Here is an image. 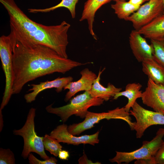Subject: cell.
<instances>
[{"label": "cell", "instance_id": "6da1fadb", "mask_svg": "<svg viewBox=\"0 0 164 164\" xmlns=\"http://www.w3.org/2000/svg\"><path fill=\"white\" fill-rule=\"evenodd\" d=\"M12 41L14 79L13 94L21 91L29 82L56 72L64 74L83 63L63 57L51 48L39 44Z\"/></svg>", "mask_w": 164, "mask_h": 164}, {"label": "cell", "instance_id": "7a4b0ae2", "mask_svg": "<svg viewBox=\"0 0 164 164\" xmlns=\"http://www.w3.org/2000/svg\"><path fill=\"white\" fill-rule=\"evenodd\" d=\"M0 2L9 16V34L12 41L46 46L60 56L68 58L66 50L69 43L67 33L70 27L69 23L63 21L58 25H43L29 18L14 0H0Z\"/></svg>", "mask_w": 164, "mask_h": 164}, {"label": "cell", "instance_id": "3957f363", "mask_svg": "<svg viewBox=\"0 0 164 164\" xmlns=\"http://www.w3.org/2000/svg\"><path fill=\"white\" fill-rule=\"evenodd\" d=\"M104 101L100 98L92 97L89 91H85L71 99L70 103L66 105L54 108L51 104L46 106L45 109L48 113L59 117L64 123L73 115L82 118H84L89 108L100 106L103 104Z\"/></svg>", "mask_w": 164, "mask_h": 164}, {"label": "cell", "instance_id": "277c9868", "mask_svg": "<svg viewBox=\"0 0 164 164\" xmlns=\"http://www.w3.org/2000/svg\"><path fill=\"white\" fill-rule=\"evenodd\" d=\"M36 109L31 108L29 110L25 124L21 128L13 131V133L22 137L24 145L21 156L25 159L28 158L32 152L39 155L44 160L49 159L45 152L43 137L38 136L35 130L34 119Z\"/></svg>", "mask_w": 164, "mask_h": 164}, {"label": "cell", "instance_id": "5b68a950", "mask_svg": "<svg viewBox=\"0 0 164 164\" xmlns=\"http://www.w3.org/2000/svg\"><path fill=\"white\" fill-rule=\"evenodd\" d=\"M129 112H127L124 107H118L107 112L94 113L88 111L84 120L82 122L68 126L67 130L72 134L79 135L85 131L90 129L100 121L106 119H120L125 121L132 130L134 122H132Z\"/></svg>", "mask_w": 164, "mask_h": 164}, {"label": "cell", "instance_id": "8992f818", "mask_svg": "<svg viewBox=\"0 0 164 164\" xmlns=\"http://www.w3.org/2000/svg\"><path fill=\"white\" fill-rule=\"evenodd\" d=\"M0 57L5 78V84L0 110L9 103L13 94L14 79L13 51L10 35H3L0 37Z\"/></svg>", "mask_w": 164, "mask_h": 164}, {"label": "cell", "instance_id": "52a82bcc", "mask_svg": "<svg viewBox=\"0 0 164 164\" xmlns=\"http://www.w3.org/2000/svg\"><path fill=\"white\" fill-rule=\"evenodd\" d=\"M164 128L159 129L155 136L151 141H145L139 149L130 152L116 151V155L109 160L118 164L128 163L134 160L154 156L163 141Z\"/></svg>", "mask_w": 164, "mask_h": 164}, {"label": "cell", "instance_id": "ba28073f", "mask_svg": "<svg viewBox=\"0 0 164 164\" xmlns=\"http://www.w3.org/2000/svg\"><path fill=\"white\" fill-rule=\"evenodd\" d=\"M129 111L136 121L134 122L133 130L136 132L137 138L143 135L145 130L154 125H164V114L160 113L146 109L136 101Z\"/></svg>", "mask_w": 164, "mask_h": 164}, {"label": "cell", "instance_id": "9c48e42d", "mask_svg": "<svg viewBox=\"0 0 164 164\" xmlns=\"http://www.w3.org/2000/svg\"><path fill=\"white\" fill-rule=\"evenodd\" d=\"M162 0H150L125 20L131 22L135 29L138 30L163 13Z\"/></svg>", "mask_w": 164, "mask_h": 164}, {"label": "cell", "instance_id": "30bf717a", "mask_svg": "<svg viewBox=\"0 0 164 164\" xmlns=\"http://www.w3.org/2000/svg\"><path fill=\"white\" fill-rule=\"evenodd\" d=\"M67 127L68 126L64 123L59 125L51 132L50 135L60 142L74 145L89 144L94 145L99 142V131L92 135L77 137L70 133L68 131Z\"/></svg>", "mask_w": 164, "mask_h": 164}, {"label": "cell", "instance_id": "8fae6325", "mask_svg": "<svg viewBox=\"0 0 164 164\" xmlns=\"http://www.w3.org/2000/svg\"><path fill=\"white\" fill-rule=\"evenodd\" d=\"M143 103L153 110L164 114V86L148 78L147 86L141 97Z\"/></svg>", "mask_w": 164, "mask_h": 164}, {"label": "cell", "instance_id": "7c38bea8", "mask_svg": "<svg viewBox=\"0 0 164 164\" xmlns=\"http://www.w3.org/2000/svg\"><path fill=\"white\" fill-rule=\"evenodd\" d=\"M73 78L71 76L58 78L51 81L40 82L39 84H32L29 86L31 88L28 91L30 92L26 94L24 96L26 102L30 103L34 101L38 94L45 90L55 88L56 91L57 93L61 92L64 88L70 82L73 80Z\"/></svg>", "mask_w": 164, "mask_h": 164}, {"label": "cell", "instance_id": "4fadbf2b", "mask_svg": "<svg viewBox=\"0 0 164 164\" xmlns=\"http://www.w3.org/2000/svg\"><path fill=\"white\" fill-rule=\"evenodd\" d=\"M129 43L132 53L136 60L142 62L144 59L153 57V47L149 44L138 30L131 31Z\"/></svg>", "mask_w": 164, "mask_h": 164}, {"label": "cell", "instance_id": "5bb4252c", "mask_svg": "<svg viewBox=\"0 0 164 164\" xmlns=\"http://www.w3.org/2000/svg\"><path fill=\"white\" fill-rule=\"evenodd\" d=\"M81 78L76 81H71L63 88L69 91L66 94L64 101L67 102L76 93L82 91H90L94 80L97 76L88 68H85L80 72Z\"/></svg>", "mask_w": 164, "mask_h": 164}, {"label": "cell", "instance_id": "9a60e30c", "mask_svg": "<svg viewBox=\"0 0 164 164\" xmlns=\"http://www.w3.org/2000/svg\"><path fill=\"white\" fill-rule=\"evenodd\" d=\"M117 0H87L84 3L83 10L80 21L86 20L90 33L94 39L97 40V37L93 30V23L95 13L102 5L111 1Z\"/></svg>", "mask_w": 164, "mask_h": 164}, {"label": "cell", "instance_id": "2e32d148", "mask_svg": "<svg viewBox=\"0 0 164 164\" xmlns=\"http://www.w3.org/2000/svg\"><path fill=\"white\" fill-rule=\"evenodd\" d=\"M105 69L104 68L101 70H99L97 77L94 80L89 92L92 97L99 98L107 101L111 97H113L116 93L121 91L122 88L116 87L110 83L108 84L107 87L100 84L101 76Z\"/></svg>", "mask_w": 164, "mask_h": 164}, {"label": "cell", "instance_id": "e0dca14e", "mask_svg": "<svg viewBox=\"0 0 164 164\" xmlns=\"http://www.w3.org/2000/svg\"><path fill=\"white\" fill-rule=\"evenodd\" d=\"M141 63L142 71L148 78L164 86V67L153 57L146 58Z\"/></svg>", "mask_w": 164, "mask_h": 164}, {"label": "cell", "instance_id": "ac0fdd59", "mask_svg": "<svg viewBox=\"0 0 164 164\" xmlns=\"http://www.w3.org/2000/svg\"><path fill=\"white\" fill-rule=\"evenodd\" d=\"M138 31L145 38L150 39L164 38V14L159 16Z\"/></svg>", "mask_w": 164, "mask_h": 164}, {"label": "cell", "instance_id": "d6986e66", "mask_svg": "<svg viewBox=\"0 0 164 164\" xmlns=\"http://www.w3.org/2000/svg\"><path fill=\"white\" fill-rule=\"evenodd\" d=\"M142 87V85L139 83L128 84L125 86V90L116 93L113 99L116 100L122 96L127 97L128 102L124 108L127 112H129L136 100L141 97L142 92L140 90Z\"/></svg>", "mask_w": 164, "mask_h": 164}, {"label": "cell", "instance_id": "ffe728a7", "mask_svg": "<svg viewBox=\"0 0 164 164\" xmlns=\"http://www.w3.org/2000/svg\"><path fill=\"white\" fill-rule=\"evenodd\" d=\"M115 2L111 5V8L119 19L125 20L140 6L135 5L125 0H117Z\"/></svg>", "mask_w": 164, "mask_h": 164}, {"label": "cell", "instance_id": "44dd1931", "mask_svg": "<svg viewBox=\"0 0 164 164\" xmlns=\"http://www.w3.org/2000/svg\"><path fill=\"white\" fill-rule=\"evenodd\" d=\"M79 0H62L57 5L45 9H29V12L31 13H46L53 11L57 9L64 7L67 9L70 12L72 18H75V7Z\"/></svg>", "mask_w": 164, "mask_h": 164}, {"label": "cell", "instance_id": "7402d4cb", "mask_svg": "<svg viewBox=\"0 0 164 164\" xmlns=\"http://www.w3.org/2000/svg\"><path fill=\"white\" fill-rule=\"evenodd\" d=\"M43 142L46 150L55 156H58L60 151L62 150L63 148L60 142L47 134H46L43 137Z\"/></svg>", "mask_w": 164, "mask_h": 164}, {"label": "cell", "instance_id": "603a6c76", "mask_svg": "<svg viewBox=\"0 0 164 164\" xmlns=\"http://www.w3.org/2000/svg\"><path fill=\"white\" fill-rule=\"evenodd\" d=\"M150 41L153 48V58L164 67V38Z\"/></svg>", "mask_w": 164, "mask_h": 164}, {"label": "cell", "instance_id": "cb8c5ba5", "mask_svg": "<svg viewBox=\"0 0 164 164\" xmlns=\"http://www.w3.org/2000/svg\"><path fill=\"white\" fill-rule=\"evenodd\" d=\"M15 160L14 154L10 149L0 148V164H15Z\"/></svg>", "mask_w": 164, "mask_h": 164}, {"label": "cell", "instance_id": "d4e9b609", "mask_svg": "<svg viewBox=\"0 0 164 164\" xmlns=\"http://www.w3.org/2000/svg\"><path fill=\"white\" fill-rule=\"evenodd\" d=\"M29 162L30 164H56L57 160L55 158L50 157L49 159L41 160L35 157L31 153L28 157Z\"/></svg>", "mask_w": 164, "mask_h": 164}, {"label": "cell", "instance_id": "484cf974", "mask_svg": "<svg viewBox=\"0 0 164 164\" xmlns=\"http://www.w3.org/2000/svg\"><path fill=\"white\" fill-rule=\"evenodd\" d=\"M156 164H164V136L161 146L154 156Z\"/></svg>", "mask_w": 164, "mask_h": 164}, {"label": "cell", "instance_id": "4316f807", "mask_svg": "<svg viewBox=\"0 0 164 164\" xmlns=\"http://www.w3.org/2000/svg\"><path fill=\"white\" fill-rule=\"evenodd\" d=\"M135 164H156L154 156L135 160Z\"/></svg>", "mask_w": 164, "mask_h": 164}, {"label": "cell", "instance_id": "83f0119b", "mask_svg": "<svg viewBox=\"0 0 164 164\" xmlns=\"http://www.w3.org/2000/svg\"><path fill=\"white\" fill-rule=\"evenodd\" d=\"M79 164H101L98 162H93L91 160H89L85 154L84 152L82 156L80 157L78 160Z\"/></svg>", "mask_w": 164, "mask_h": 164}, {"label": "cell", "instance_id": "f1b7e54d", "mask_svg": "<svg viewBox=\"0 0 164 164\" xmlns=\"http://www.w3.org/2000/svg\"><path fill=\"white\" fill-rule=\"evenodd\" d=\"M69 153L68 151L65 150H61L59 153L58 157L62 160H68L69 157Z\"/></svg>", "mask_w": 164, "mask_h": 164}, {"label": "cell", "instance_id": "f546056e", "mask_svg": "<svg viewBox=\"0 0 164 164\" xmlns=\"http://www.w3.org/2000/svg\"><path fill=\"white\" fill-rule=\"evenodd\" d=\"M150 0H128V2L132 4L138 6H140L142 4Z\"/></svg>", "mask_w": 164, "mask_h": 164}, {"label": "cell", "instance_id": "4dcf8cb0", "mask_svg": "<svg viewBox=\"0 0 164 164\" xmlns=\"http://www.w3.org/2000/svg\"><path fill=\"white\" fill-rule=\"evenodd\" d=\"M3 127V120L2 114V110H0V131L1 132Z\"/></svg>", "mask_w": 164, "mask_h": 164}, {"label": "cell", "instance_id": "1f68e13d", "mask_svg": "<svg viewBox=\"0 0 164 164\" xmlns=\"http://www.w3.org/2000/svg\"><path fill=\"white\" fill-rule=\"evenodd\" d=\"M162 1L163 4V7H164V11H163V14H164V0H162Z\"/></svg>", "mask_w": 164, "mask_h": 164}]
</instances>
